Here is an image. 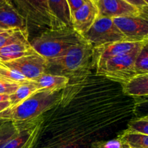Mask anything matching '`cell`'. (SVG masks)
<instances>
[{
  "label": "cell",
  "instance_id": "obj_16",
  "mask_svg": "<svg viewBox=\"0 0 148 148\" xmlns=\"http://www.w3.org/2000/svg\"><path fill=\"white\" fill-rule=\"evenodd\" d=\"M121 90L124 95L134 98L135 101L148 99V74L135 76L121 85Z\"/></svg>",
  "mask_w": 148,
  "mask_h": 148
},
{
  "label": "cell",
  "instance_id": "obj_27",
  "mask_svg": "<svg viewBox=\"0 0 148 148\" xmlns=\"http://www.w3.org/2000/svg\"><path fill=\"white\" fill-rule=\"evenodd\" d=\"M134 114H140V116L148 115V99L134 101Z\"/></svg>",
  "mask_w": 148,
  "mask_h": 148
},
{
  "label": "cell",
  "instance_id": "obj_34",
  "mask_svg": "<svg viewBox=\"0 0 148 148\" xmlns=\"http://www.w3.org/2000/svg\"><path fill=\"white\" fill-rule=\"evenodd\" d=\"M143 1H145V3H146V4H147V5H148V0H143Z\"/></svg>",
  "mask_w": 148,
  "mask_h": 148
},
{
  "label": "cell",
  "instance_id": "obj_22",
  "mask_svg": "<svg viewBox=\"0 0 148 148\" xmlns=\"http://www.w3.org/2000/svg\"><path fill=\"white\" fill-rule=\"evenodd\" d=\"M0 78L7 81V82L17 84L23 83L28 80L23 75L19 73L17 71L5 66L1 62H0Z\"/></svg>",
  "mask_w": 148,
  "mask_h": 148
},
{
  "label": "cell",
  "instance_id": "obj_31",
  "mask_svg": "<svg viewBox=\"0 0 148 148\" xmlns=\"http://www.w3.org/2000/svg\"><path fill=\"white\" fill-rule=\"evenodd\" d=\"M10 95H0V103L4 102V101H9Z\"/></svg>",
  "mask_w": 148,
  "mask_h": 148
},
{
  "label": "cell",
  "instance_id": "obj_15",
  "mask_svg": "<svg viewBox=\"0 0 148 148\" xmlns=\"http://www.w3.org/2000/svg\"><path fill=\"white\" fill-rule=\"evenodd\" d=\"M53 19V28L72 27L70 10L66 0H48Z\"/></svg>",
  "mask_w": 148,
  "mask_h": 148
},
{
  "label": "cell",
  "instance_id": "obj_35",
  "mask_svg": "<svg viewBox=\"0 0 148 148\" xmlns=\"http://www.w3.org/2000/svg\"><path fill=\"white\" fill-rule=\"evenodd\" d=\"M93 1H95V3H96V2H97V1H98V0H93Z\"/></svg>",
  "mask_w": 148,
  "mask_h": 148
},
{
  "label": "cell",
  "instance_id": "obj_32",
  "mask_svg": "<svg viewBox=\"0 0 148 148\" xmlns=\"http://www.w3.org/2000/svg\"><path fill=\"white\" fill-rule=\"evenodd\" d=\"M7 30H5V29H1V28H0V35H1V33H4V32L7 31Z\"/></svg>",
  "mask_w": 148,
  "mask_h": 148
},
{
  "label": "cell",
  "instance_id": "obj_4",
  "mask_svg": "<svg viewBox=\"0 0 148 148\" xmlns=\"http://www.w3.org/2000/svg\"><path fill=\"white\" fill-rule=\"evenodd\" d=\"M140 49L105 61L95 68V73L111 82L124 85L137 76L136 58Z\"/></svg>",
  "mask_w": 148,
  "mask_h": 148
},
{
  "label": "cell",
  "instance_id": "obj_39",
  "mask_svg": "<svg viewBox=\"0 0 148 148\" xmlns=\"http://www.w3.org/2000/svg\"><path fill=\"white\" fill-rule=\"evenodd\" d=\"M145 100H146V99H145Z\"/></svg>",
  "mask_w": 148,
  "mask_h": 148
},
{
  "label": "cell",
  "instance_id": "obj_2",
  "mask_svg": "<svg viewBox=\"0 0 148 148\" xmlns=\"http://www.w3.org/2000/svg\"><path fill=\"white\" fill-rule=\"evenodd\" d=\"M84 38L72 27L48 29L33 39L30 44L36 53L47 60L54 59Z\"/></svg>",
  "mask_w": 148,
  "mask_h": 148
},
{
  "label": "cell",
  "instance_id": "obj_6",
  "mask_svg": "<svg viewBox=\"0 0 148 148\" xmlns=\"http://www.w3.org/2000/svg\"><path fill=\"white\" fill-rule=\"evenodd\" d=\"M92 48L114 42L127 40L114 23L113 18L98 17L90 30L82 36Z\"/></svg>",
  "mask_w": 148,
  "mask_h": 148
},
{
  "label": "cell",
  "instance_id": "obj_30",
  "mask_svg": "<svg viewBox=\"0 0 148 148\" xmlns=\"http://www.w3.org/2000/svg\"><path fill=\"white\" fill-rule=\"evenodd\" d=\"M10 107V101H4V102L0 103V112L4 111L5 109Z\"/></svg>",
  "mask_w": 148,
  "mask_h": 148
},
{
  "label": "cell",
  "instance_id": "obj_5",
  "mask_svg": "<svg viewBox=\"0 0 148 148\" xmlns=\"http://www.w3.org/2000/svg\"><path fill=\"white\" fill-rule=\"evenodd\" d=\"M13 7L27 20V26L42 30L53 29V19L48 0H10Z\"/></svg>",
  "mask_w": 148,
  "mask_h": 148
},
{
  "label": "cell",
  "instance_id": "obj_25",
  "mask_svg": "<svg viewBox=\"0 0 148 148\" xmlns=\"http://www.w3.org/2000/svg\"><path fill=\"white\" fill-rule=\"evenodd\" d=\"M92 148H129V147L127 143L117 135L116 138L111 140L95 142L92 144Z\"/></svg>",
  "mask_w": 148,
  "mask_h": 148
},
{
  "label": "cell",
  "instance_id": "obj_24",
  "mask_svg": "<svg viewBox=\"0 0 148 148\" xmlns=\"http://www.w3.org/2000/svg\"><path fill=\"white\" fill-rule=\"evenodd\" d=\"M127 127V130L130 131L148 135V115L130 120Z\"/></svg>",
  "mask_w": 148,
  "mask_h": 148
},
{
  "label": "cell",
  "instance_id": "obj_33",
  "mask_svg": "<svg viewBox=\"0 0 148 148\" xmlns=\"http://www.w3.org/2000/svg\"><path fill=\"white\" fill-rule=\"evenodd\" d=\"M10 1V0H0V3L4 2V1Z\"/></svg>",
  "mask_w": 148,
  "mask_h": 148
},
{
  "label": "cell",
  "instance_id": "obj_26",
  "mask_svg": "<svg viewBox=\"0 0 148 148\" xmlns=\"http://www.w3.org/2000/svg\"><path fill=\"white\" fill-rule=\"evenodd\" d=\"M19 85L20 84L7 82L0 78V95H11L17 89Z\"/></svg>",
  "mask_w": 148,
  "mask_h": 148
},
{
  "label": "cell",
  "instance_id": "obj_14",
  "mask_svg": "<svg viewBox=\"0 0 148 148\" xmlns=\"http://www.w3.org/2000/svg\"><path fill=\"white\" fill-rule=\"evenodd\" d=\"M31 81L36 85L37 92L56 93L66 88L69 82V79L63 75L45 73Z\"/></svg>",
  "mask_w": 148,
  "mask_h": 148
},
{
  "label": "cell",
  "instance_id": "obj_11",
  "mask_svg": "<svg viewBox=\"0 0 148 148\" xmlns=\"http://www.w3.org/2000/svg\"><path fill=\"white\" fill-rule=\"evenodd\" d=\"M98 17V9L96 3L88 0L71 16L72 28L82 37L92 27Z\"/></svg>",
  "mask_w": 148,
  "mask_h": 148
},
{
  "label": "cell",
  "instance_id": "obj_10",
  "mask_svg": "<svg viewBox=\"0 0 148 148\" xmlns=\"http://www.w3.org/2000/svg\"><path fill=\"white\" fill-rule=\"evenodd\" d=\"M144 43V42L121 40L92 48V67L95 69L97 66L108 59L141 49Z\"/></svg>",
  "mask_w": 148,
  "mask_h": 148
},
{
  "label": "cell",
  "instance_id": "obj_1",
  "mask_svg": "<svg viewBox=\"0 0 148 148\" xmlns=\"http://www.w3.org/2000/svg\"><path fill=\"white\" fill-rule=\"evenodd\" d=\"M92 47L85 40L64 53L48 60L46 73L63 75L69 81L87 77L92 73Z\"/></svg>",
  "mask_w": 148,
  "mask_h": 148
},
{
  "label": "cell",
  "instance_id": "obj_29",
  "mask_svg": "<svg viewBox=\"0 0 148 148\" xmlns=\"http://www.w3.org/2000/svg\"><path fill=\"white\" fill-rule=\"evenodd\" d=\"M127 2L130 4H132V5L135 6V7H138V8H143V7L148 6L143 0H125Z\"/></svg>",
  "mask_w": 148,
  "mask_h": 148
},
{
  "label": "cell",
  "instance_id": "obj_12",
  "mask_svg": "<svg viewBox=\"0 0 148 148\" xmlns=\"http://www.w3.org/2000/svg\"><path fill=\"white\" fill-rule=\"evenodd\" d=\"M98 17L115 18L138 14L143 8H138L125 0H98L96 2Z\"/></svg>",
  "mask_w": 148,
  "mask_h": 148
},
{
  "label": "cell",
  "instance_id": "obj_18",
  "mask_svg": "<svg viewBox=\"0 0 148 148\" xmlns=\"http://www.w3.org/2000/svg\"><path fill=\"white\" fill-rule=\"evenodd\" d=\"M35 92H37V89L31 80H27L20 84L17 89L12 94L10 95L9 101L10 103V107L20 103Z\"/></svg>",
  "mask_w": 148,
  "mask_h": 148
},
{
  "label": "cell",
  "instance_id": "obj_13",
  "mask_svg": "<svg viewBox=\"0 0 148 148\" xmlns=\"http://www.w3.org/2000/svg\"><path fill=\"white\" fill-rule=\"evenodd\" d=\"M0 28L5 30H28L27 20L10 1L0 3Z\"/></svg>",
  "mask_w": 148,
  "mask_h": 148
},
{
  "label": "cell",
  "instance_id": "obj_38",
  "mask_svg": "<svg viewBox=\"0 0 148 148\" xmlns=\"http://www.w3.org/2000/svg\"></svg>",
  "mask_w": 148,
  "mask_h": 148
},
{
  "label": "cell",
  "instance_id": "obj_19",
  "mask_svg": "<svg viewBox=\"0 0 148 148\" xmlns=\"http://www.w3.org/2000/svg\"><path fill=\"white\" fill-rule=\"evenodd\" d=\"M118 136L127 143L129 148H148V135L134 132L126 129Z\"/></svg>",
  "mask_w": 148,
  "mask_h": 148
},
{
  "label": "cell",
  "instance_id": "obj_37",
  "mask_svg": "<svg viewBox=\"0 0 148 148\" xmlns=\"http://www.w3.org/2000/svg\"><path fill=\"white\" fill-rule=\"evenodd\" d=\"M146 43H148V42H146Z\"/></svg>",
  "mask_w": 148,
  "mask_h": 148
},
{
  "label": "cell",
  "instance_id": "obj_3",
  "mask_svg": "<svg viewBox=\"0 0 148 148\" xmlns=\"http://www.w3.org/2000/svg\"><path fill=\"white\" fill-rule=\"evenodd\" d=\"M61 92H37L20 103L0 112V121L24 122L35 119L53 108L58 103Z\"/></svg>",
  "mask_w": 148,
  "mask_h": 148
},
{
  "label": "cell",
  "instance_id": "obj_23",
  "mask_svg": "<svg viewBox=\"0 0 148 148\" xmlns=\"http://www.w3.org/2000/svg\"><path fill=\"white\" fill-rule=\"evenodd\" d=\"M137 75L148 74V43H145L140 49L135 62Z\"/></svg>",
  "mask_w": 148,
  "mask_h": 148
},
{
  "label": "cell",
  "instance_id": "obj_36",
  "mask_svg": "<svg viewBox=\"0 0 148 148\" xmlns=\"http://www.w3.org/2000/svg\"><path fill=\"white\" fill-rule=\"evenodd\" d=\"M86 1H88V0H86ZM90 1H93V0H90Z\"/></svg>",
  "mask_w": 148,
  "mask_h": 148
},
{
  "label": "cell",
  "instance_id": "obj_17",
  "mask_svg": "<svg viewBox=\"0 0 148 148\" xmlns=\"http://www.w3.org/2000/svg\"><path fill=\"white\" fill-rule=\"evenodd\" d=\"M36 53L30 41L17 42L0 49V62H8Z\"/></svg>",
  "mask_w": 148,
  "mask_h": 148
},
{
  "label": "cell",
  "instance_id": "obj_28",
  "mask_svg": "<svg viewBox=\"0 0 148 148\" xmlns=\"http://www.w3.org/2000/svg\"><path fill=\"white\" fill-rule=\"evenodd\" d=\"M66 1L69 5L71 16H72V14L78 9L80 8L82 6H83L87 1L86 0H66Z\"/></svg>",
  "mask_w": 148,
  "mask_h": 148
},
{
  "label": "cell",
  "instance_id": "obj_21",
  "mask_svg": "<svg viewBox=\"0 0 148 148\" xmlns=\"http://www.w3.org/2000/svg\"><path fill=\"white\" fill-rule=\"evenodd\" d=\"M17 131V123L10 121H0V148L2 147Z\"/></svg>",
  "mask_w": 148,
  "mask_h": 148
},
{
  "label": "cell",
  "instance_id": "obj_20",
  "mask_svg": "<svg viewBox=\"0 0 148 148\" xmlns=\"http://www.w3.org/2000/svg\"><path fill=\"white\" fill-rule=\"evenodd\" d=\"M24 41H29L28 30H8L0 35V49L17 42Z\"/></svg>",
  "mask_w": 148,
  "mask_h": 148
},
{
  "label": "cell",
  "instance_id": "obj_9",
  "mask_svg": "<svg viewBox=\"0 0 148 148\" xmlns=\"http://www.w3.org/2000/svg\"><path fill=\"white\" fill-rule=\"evenodd\" d=\"M3 64L23 75L28 80H33L46 73L48 60L38 53L19 58L8 62H1Z\"/></svg>",
  "mask_w": 148,
  "mask_h": 148
},
{
  "label": "cell",
  "instance_id": "obj_8",
  "mask_svg": "<svg viewBox=\"0 0 148 148\" xmlns=\"http://www.w3.org/2000/svg\"><path fill=\"white\" fill-rule=\"evenodd\" d=\"M43 121V115L24 122H16L17 132L1 148H33L40 133Z\"/></svg>",
  "mask_w": 148,
  "mask_h": 148
},
{
  "label": "cell",
  "instance_id": "obj_7",
  "mask_svg": "<svg viewBox=\"0 0 148 148\" xmlns=\"http://www.w3.org/2000/svg\"><path fill=\"white\" fill-rule=\"evenodd\" d=\"M113 20L127 40L148 42V6L143 7L138 14L115 17Z\"/></svg>",
  "mask_w": 148,
  "mask_h": 148
}]
</instances>
